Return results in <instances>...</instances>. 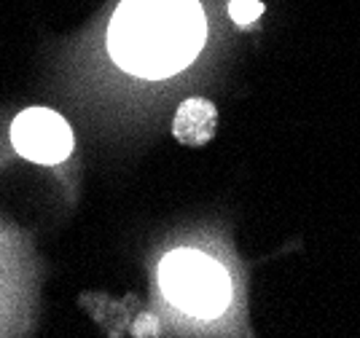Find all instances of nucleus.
<instances>
[{
	"label": "nucleus",
	"instance_id": "nucleus-6",
	"mask_svg": "<svg viewBox=\"0 0 360 338\" xmlns=\"http://www.w3.org/2000/svg\"><path fill=\"white\" fill-rule=\"evenodd\" d=\"M132 333L135 338H159V320L153 314H143V317H137Z\"/></svg>",
	"mask_w": 360,
	"mask_h": 338
},
{
	"label": "nucleus",
	"instance_id": "nucleus-5",
	"mask_svg": "<svg viewBox=\"0 0 360 338\" xmlns=\"http://www.w3.org/2000/svg\"><path fill=\"white\" fill-rule=\"evenodd\" d=\"M229 14L240 27H248L264 14V3L261 0H231L229 3Z\"/></svg>",
	"mask_w": 360,
	"mask_h": 338
},
{
	"label": "nucleus",
	"instance_id": "nucleus-2",
	"mask_svg": "<svg viewBox=\"0 0 360 338\" xmlns=\"http://www.w3.org/2000/svg\"><path fill=\"white\" fill-rule=\"evenodd\" d=\"M159 282L169 304L194 317H218L231 298L226 271L196 250L169 252L159 266Z\"/></svg>",
	"mask_w": 360,
	"mask_h": 338
},
{
	"label": "nucleus",
	"instance_id": "nucleus-4",
	"mask_svg": "<svg viewBox=\"0 0 360 338\" xmlns=\"http://www.w3.org/2000/svg\"><path fill=\"white\" fill-rule=\"evenodd\" d=\"M218 126V110L212 108V103L194 97V100H186L175 113V124H172V132L178 137L183 145H205L207 140H212Z\"/></svg>",
	"mask_w": 360,
	"mask_h": 338
},
{
	"label": "nucleus",
	"instance_id": "nucleus-3",
	"mask_svg": "<svg viewBox=\"0 0 360 338\" xmlns=\"http://www.w3.org/2000/svg\"><path fill=\"white\" fill-rule=\"evenodd\" d=\"M16 153L35 164H60L73 153V129L51 108H27L11 124Z\"/></svg>",
	"mask_w": 360,
	"mask_h": 338
},
{
	"label": "nucleus",
	"instance_id": "nucleus-1",
	"mask_svg": "<svg viewBox=\"0 0 360 338\" xmlns=\"http://www.w3.org/2000/svg\"><path fill=\"white\" fill-rule=\"evenodd\" d=\"M205 38L207 25L196 0H124L108 27L110 57L140 78L180 73Z\"/></svg>",
	"mask_w": 360,
	"mask_h": 338
}]
</instances>
